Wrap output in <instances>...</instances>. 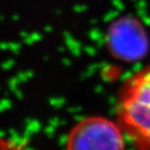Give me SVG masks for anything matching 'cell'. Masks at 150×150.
Listing matches in <instances>:
<instances>
[{"instance_id":"1","label":"cell","mask_w":150,"mask_h":150,"mask_svg":"<svg viewBox=\"0 0 150 150\" xmlns=\"http://www.w3.org/2000/svg\"><path fill=\"white\" fill-rule=\"evenodd\" d=\"M116 117L137 150H150V65L122 83L116 100Z\"/></svg>"},{"instance_id":"2","label":"cell","mask_w":150,"mask_h":150,"mask_svg":"<svg viewBox=\"0 0 150 150\" xmlns=\"http://www.w3.org/2000/svg\"><path fill=\"white\" fill-rule=\"evenodd\" d=\"M126 137L119 123L104 116H88L70 128L65 150H125Z\"/></svg>"},{"instance_id":"3","label":"cell","mask_w":150,"mask_h":150,"mask_svg":"<svg viewBox=\"0 0 150 150\" xmlns=\"http://www.w3.org/2000/svg\"><path fill=\"white\" fill-rule=\"evenodd\" d=\"M108 48L117 59L134 62L148 51V39L142 24L134 18L118 20L108 33Z\"/></svg>"},{"instance_id":"4","label":"cell","mask_w":150,"mask_h":150,"mask_svg":"<svg viewBox=\"0 0 150 150\" xmlns=\"http://www.w3.org/2000/svg\"><path fill=\"white\" fill-rule=\"evenodd\" d=\"M0 150H27V144L12 137H0Z\"/></svg>"}]
</instances>
